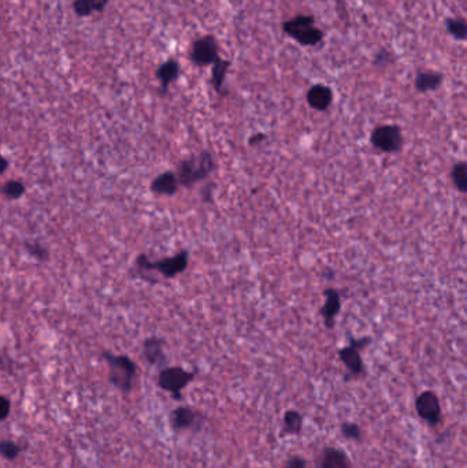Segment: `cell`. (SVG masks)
<instances>
[{
    "label": "cell",
    "mask_w": 467,
    "mask_h": 468,
    "mask_svg": "<svg viewBox=\"0 0 467 468\" xmlns=\"http://www.w3.org/2000/svg\"><path fill=\"white\" fill-rule=\"evenodd\" d=\"M217 167L216 158L211 152L203 151L199 155H192L181 160L177 166L175 175L180 186L192 188L195 184L207 179Z\"/></svg>",
    "instance_id": "cell-1"
},
{
    "label": "cell",
    "mask_w": 467,
    "mask_h": 468,
    "mask_svg": "<svg viewBox=\"0 0 467 468\" xmlns=\"http://www.w3.org/2000/svg\"><path fill=\"white\" fill-rule=\"evenodd\" d=\"M101 356L110 367L108 372L110 384L123 393H130L133 389L135 378L137 375L136 363L126 355H114L107 350H104Z\"/></svg>",
    "instance_id": "cell-2"
},
{
    "label": "cell",
    "mask_w": 467,
    "mask_h": 468,
    "mask_svg": "<svg viewBox=\"0 0 467 468\" xmlns=\"http://www.w3.org/2000/svg\"><path fill=\"white\" fill-rule=\"evenodd\" d=\"M285 34L292 37L303 47H316L322 43L325 33L316 25L313 15L299 14L282 24Z\"/></svg>",
    "instance_id": "cell-3"
},
{
    "label": "cell",
    "mask_w": 467,
    "mask_h": 468,
    "mask_svg": "<svg viewBox=\"0 0 467 468\" xmlns=\"http://www.w3.org/2000/svg\"><path fill=\"white\" fill-rule=\"evenodd\" d=\"M189 263V252L187 249L180 251L177 255L172 258H165L156 262H151L147 255L142 253L136 259V269L139 271V275L143 278L148 271H158L165 278H174L178 274L184 272L188 267Z\"/></svg>",
    "instance_id": "cell-4"
},
{
    "label": "cell",
    "mask_w": 467,
    "mask_h": 468,
    "mask_svg": "<svg viewBox=\"0 0 467 468\" xmlns=\"http://www.w3.org/2000/svg\"><path fill=\"white\" fill-rule=\"evenodd\" d=\"M197 372L182 367H163L158 375V386L172 394L175 401L182 400V391L195 379Z\"/></svg>",
    "instance_id": "cell-5"
},
{
    "label": "cell",
    "mask_w": 467,
    "mask_h": 468,
    "mask_svg": "<svg viewBox=\"0 0 467 468\" xmlns=\"http://www.w3.org/2000/svg\"><path fill=\"white\" fill-rule=\"evenodd\" d=\"M370 143L384 153L399 152L404 144L401 127L399 125H378L370 134Z\"/></svg>",
    "instance_id": "cell-6"
},
{
    "label": "cell",
    "mask_w": 467,
    "mask_h": 468,
    "mask_svg": "<svg viewBox=\"0 0 467 468\" xmlns=\"http://www.w3.org/2000/svg\"><path fill=\"white\" fill-rule=\"evenodd\" d=\"M416 411L419 419L436 429L443 420V410L439 396L433 391H423L416 400Z\"/></svg>",
    "instance_id": "cell-7"
},
{
    "label": "cell",
    "mask_w": 467,
    "mask_h": 468,
    "mask_svg": "<svg viewBox=\"0 0 467 468\" xmlns=\"http://www.w3.org/2000/svg\"><path fill=\"white\" fill-rule=\"evenodd\" d=\"M191 61L199 68L211 66L220 58L218 40L213 34H206L197 39L191 47Z\"/></svg>",
    "instance_id": "cell-8"
},
{
    "label": "cell",
    "mask_w": 467,
    "mask_h": 468,
    "mask_svg": "<svg viewBox=\"0 0 467 468\" xmlns=\"http://www.w3.org/2000/svg\"><path fill=\"white\" fill-rule=\"evenodd\" d=\"M169 420L174 431H199L203 427L204 415L189 407H177L170 412Z\"/></svg>",
    "instance_id": "cell-9"
},
{
    "label": "cell",
    "mask_w": 467,
    "mask_h": 468,
    "mask_svg": "<svg viewBox=\"0 0 467 468\" xmlns=\"http://www.w3.org/2000/svg\"><path fill=\"white\" fill-rule=\"evenodd\" d=\"M339 358L348 371V375L345 377L347 381H349L351 378L363 377L366 374V367L361 355V349H358L356 346L349 344L342 348L339 350Z\"/></svg>",
    "instance_id": "cell-10"
},
{
    "label": "cell",
    "mask_w": 467,
    "mask_h": 468,
    "mask_svg": "<svg viewBox=\"0 0 467 468\" xmlns=\"http://www.w3.org/2000/svg\"><path fill=\"white\" fill-rule=\"evenodd\" d=\"M325 304L320 307V315L323 320L325 326L332 330L336 326V317L340 314L342 310V296L340 292L335 288H328L323 292Z\"/></svg>",
    "instance_id": "cell-11"
},
{
    "label": "cell",
    "mask_w": 467,
    "mask_h": 468,
    "mask_svg": "<svg viewBox=\"0 0 467 468\" xmlns=\"http://www.w3.org/2000/svg\"><path fill=\"white\" fill-rule=\"evenodd\" d=\"M181 75V66L178 63V61L175 59H168L166 62H163L155 72V77L159 81L161 87H159V95L161 96H166L169 92V88L174 81H177Z\"/></svg>",
    "instance_id": "cell-12"
},
{
    "label": "cell",
    "mask_w": 467,
    "mask_h": 468,
    "mask_svg": "<svg viewBox=\"0 0 467 468\" xmlns=\"http://www.w3.org/2000/svg\"><path fill=\"white\" fill-rule=\"evenodd\" d=\"M307 103L309 106L316 110L323 113L326 111L332 103H333V91L330 87L325 85V84H314L309 92H307Z\"/></svg>",
    "instance_id": "cell-13"
},
{
    "label": "cell",
    "mask_w": 467,
    "mask_h": 468,
    "mask_svg": "<svg viewBox=\"0 0 467 468\" xmlns=\"http://www.w3.org/2000/svg\"><path fill=\"white\" fill-rule=\"evenodd\" d=\"M165 341L159 337H148L143 343V356L151 366L165 367L168 363V358L163 350Z\"/></svg>",
    "instance_id": "cell-14"
},
{
    "label": "cell",
    "mask_w": 467,
    "mask_h": 468,
    "mask_svg": "<svg viewBox=\"0 0 467 468\" xmlns=\"http://www.w3.org/2000/svg\"><path fill=\"white\" fill-rule=\"evenodd\" d=\"M180 182L174 172H165L159 174L151 182V192L159 196H174L178 192Z\"/></svg>",
    "instance_id": "cell-15"
},
{
    "label": "cell",
    "mask_w": 467,
    "mask_h": 468,
    "mask_svg": "<svg viewBox=\"0 0 467 468\" xmlns=\"http://www.w3.org/2000/svg\"><path fill=\"white\" fill-rule=\"evenodd\" d=\"M320 468H352V463L343 449L328 446L320 453Z\"/></svg>",
    "instance_id": "cell-16"
},
{
    "label": "cell",
    "mask_w": 467,
    "mask_h": 468,
    "mask_svg": "<svg viewBox=\"0 0 467 468\" xmlns=\"http://www.w3.org/2000/svg\"><path fill=\"white\" fill-rule=\"evenodd\" d=\"M444 82V74L435 70H418L416 74L414 87L421 94L437 91Z\"/></svg>",
    "instance_id": "cell-17"
},
{
    "label": "cell",
    "mask_w": 467,
    "mask_h": 468,
    "mask_svg": "<svg viewBox=\"0 0 467 468\" xmlns=\"http://www.w3.org/2000/svg\"><path fill=\"white\" fill-rule=\"evenodd\" d=\"M303 424L304 417L296 410H288L282 419V436H300Z\"/></svg>",
    "instance_id": "cell-18"
},
{
    "label": "cell",
    "mask_w": 467,
    "mask_h": 468,
    "mask_svg": "<svg viewBox=\"0 0 467 468\" xmlns=\"http://www.w3.org/2000/svg\"><path fill=\"white\" fill-rule=\"evenodd\" d=\"M230 65L232 62L230 61H226V59H222V58H218L211 66V85L214 88L216 92L221 94L222 89H223V84H225V80H226V75H228V72L230 69Z\"/></svg>",
    "instance_id": "cell-19"
},
{
    "label": "cell",
    "mask_w": 467,
    "mask_h": 468,
    "mask_svg": "<svg viewBox=\"0 0 467 468\" xmlns=\"http://www.w3.org/2000/svg\"><path fill=\"white\" fill-rule=\"evenodd\" d=\"M448 34L456 42H466L467 21L463 17H448L444 20Z\"/></svg>",
    "instance_id": "cell-20"
},
{
    "label": "cell",
    "mask_w": 467,
    "mask_h": 468,
    "mask_svg": "<svg viewBox=\"0 0 467 468\" xmlns=\"http://www.w3.org/2000/svg\"><path fill=\"white\" fill-rule=\"evenodd\" d=\"M451 179L454 186L461 192L466 194L467 191V166L465 162H458L452 166Z\"/></svg>",
    "instance_id": "cell-21"
},
{
    "label": "cell",
    "mask_w": 467,
    "mask_h": 468,
    "mask_svg": "<svg viewBox=\"0 0 467 468\" xmlns=\"http://www.w3.org/2000/svg\"><path fill=\"white\" fill-rule=\"evenodd\" d=\"M25 188L24 182L21 181H7L3 185H0V194L8 200H18L24 196Z\"/></svg>",
    "instance_id": "cell-22"
},
{
    "label": "cell",
    "mask_w": 467,
    "mask_h": 468,
    "mask_svg": "<svg viewBox=\"0 0 467 468\" xmlns=\"http://www.w3.org/2000/svg\"><path fill=\"white\" fill-rule=\"evenodd\" d=\"M340 433L348 441L361 443L363 440V430L358 423L354 422H344L340 426Z\"/></svg>",
    "instance_id": "cell-23"
},
{
    "label": "cell",
    "mask_w": 467,
    "mask_h": 468,
    "mask_svg": "<svg viewBox=\"0 0 467 468\" xmlns=\"http://www.w3.org/2000/svg\"><path fill=\"white\" fill-rule=\"evenodd\" d=\"M24 446L18 445L11 440H0V456L6 460H15L24 450Z\"/></svg>",
    "instance_id": "cell-24"
},
{
    "label": "cell",
    "mask_w": 467,
    "mask_h": 468,
    "mask_svg": "<svg viewBox=\"0 0 467 468\" xmlns=\"http://www.w3.org/2000/svg\"><path fill=\"white\" fill-rule=\"evenodd\" d=\"M24 248L26 252L33 256L35 259L40 260V262H46L49 260V251L44 246H42L37 241H25Z\"/></svg>",
    "instance_id": "cell-25"
},
{
    "label": "cell",
    "mask_w": 467,
    "mask_h": 468,
    "mask_svg": "<svg viewBox=\"0 0 467 468\" xmlns=\"http://www.w3.org/2000/svg\"><path fill=\"white\" fill-rule=\"evenodd\" d=\"M392 61H394V53L388 49H380L374 56V65L377 68H387L392 63Z\"/></svg>",
    "instance_id": "cell-26"
},
{
    "label": "cell",
    "mask_w": 467,
    "mask_h": 468,
    "mask_svg": "<svg viewBox=\"0 0 467 468\" xmlns=\"http://www.w3.org/2000/svg\"><path fill=\"white\" fill-rule=\"evenodd\" d=\"M284 468H307V460L300 455H294L288 457Z\"/></svg>",
    "instance_id": "cell-27"
},
{
    "label": "cell",
    "mask_w": 467,
    "mask_h": 468,
    "mask_svg": "<svg viewBox=\"0 0 467 468\" xmlns=\"http://www.w3.org/2000/svg\"><path fill=\"white\" fill-rule=\"evenodd\" d=\"M10 412H11V401L6 396L0 394V422L8 418Z\"/></svg>",
    "instance_id": "cell-28"
},
{
    "label": "cell",
    "mask_w": 467,
    "mask_h": 468,
    "mask_svg": "<svg viewBox=\"0 0 467 468\" xmlns=\"http://www.w3.org/2000/svg\"><path fill=\"white\" fill-rule=\"evenodd\" d=\"M348 341H349V344L354 345V346H356L358 349H363V348H366L368 345L371 343V339L370 337H362V339H355V337H352V336H349L348 337Z\"/></svg>",
    "instance_id": "cell-29"
},
{
    "label": "cell",
    "mask_w": 467,
    "mask_h": 468,
    "mask_svg": "<svg viewBox=\"0 0 467 468\" xmlns=\"http://www.w3.org/2000/svg\"><path fill=\"white\" fill-rule=\"evenodd\" d=\"M87 3L89 4L94 13H101L107 7L108 0H87Z\"/></svg>",
    "instance_id": "cell-30"
},
{
    "label": "cell",
    "mask_w": 467,
    "mask_h": 468,
    "mask_svg": "<svg viewBox=\"0 0 467 468\" xmlns=\"http://www.w3.org/2000/svg\"><path fill=\"white\" fill-rule=\"evenodd\" d=\"M266 139H268V136H266L265 133H255V134H252V136L249 137L248 144H249L251 147H256V146H261Z\"/></svg>",
    "instance_id": "cell-31"
},
{
    "label": "cell",
    "mask_w": 467,
    "mask_h": 468,
    "mask_svg": "<svg viewBox=\"0 0 467 468\" xmlns=\"http://www.w3.org/2000/svg\"><path fill=\"white\" fill-rule=\"evenodd\" d=\"M201 197H203V201H206V203H210L213 200V192L210 191V186H207L206 189H203Z\"/></svg>",
    "instance_id": "cell-32"
},
{
    "label": "cell",
    "mask_w": 467,
    "mask_h": 468,
    "mask_svg": "<svg viewBox=\"0 0 467 468\" xmlns=\"http://www.w3.org/2000/svg\"><path fill=\"white\" fill-rule=\"evenodd\" d=\"M7 169H8V160L0 153V175L4 174Z\"/></svg>",
    "instance_id": "cell-33"
}]
</instances>
